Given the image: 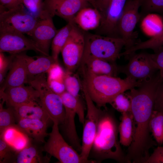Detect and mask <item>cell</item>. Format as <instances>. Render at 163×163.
<instances>
[{
	"mask_svg": "<svg viewBox=\"0 0 163 163\" xmlns=\"http://www.w3.org/2000/svg\"><path fill=\"white\" fill-rule=\"evenodd\" d=\"M129 97L135 129L133 140L125 155L126 163H146L150 155V149L158 145L152 138L149 126L155 98L146 92H133Z\"/></svg>",
	"mask_w": 163,
	"mask_h": 163,
	"instance_id": "obj_1",
	"label": "cell"
},
{
	"mask_svg": "<svg viewBox=\"0 0 163 163\" xmlns=\"http://www.w3.org/2000/svg\"><path fill=\"white\" fill-rule=\"evenodd\" d=\"M113 113L106 109L102 110L100 117L89 154L97 161L111 159L126 163L125 155L118 138L119 123Z\"/></svg>",
	"mask_w": 163,
	"mask_h": 163,
	"instance_id": "obj_2",
	"label": "cell"
},
{
	"mask_svg": "<svg viewBox=\"0 0 163 163\" xmlns=\"http://www.w3.org/2000/svg\"><path fill=\"white\" fill-rule=\"evenodd\" d=\"M82 72L83 83L92 100L99 107L110 104L118 95L139 87L143 82L129 77L122 79L108 75H96Z\"/></svg>",
	"mask_w": 163,
	"mask_h": 163,
	"instance_id": "obj_3",
	"label": "cell"
},
{
	"mask_svg": "<svg viewBox=\"0 0 163 163\" xmlns=\"http://www.w3.org/2000/svg\"><path fill=\"white\" fill-rule=\"evenodd\" d=\"M85 38V45L82 59L95 58L116 63V60L120 57L121 50L126 46L125 41L119 37L90 34Z\"/></svg>",
	"mask_w": 163,
	"mask_h": 163,
	"instance_id": "obj_4",
	"label": "cell"
},
{
	"mask_svg": "<svg viewBox=\"0 0 163 163\" xmlns=\"http://www.w3.org/2000/svg\"><path fill=\"white\" fill-rule=\"evenodd\" d=\"M27 83L38 92L40 103L51 121L59 125L62 124L65 111L62 99L50 88L45 73L28 80Z\"/></svg>",
	"mask_w": 163,
	"mask_h": 163,
	"instance_id": "obj_5",
	"label": "cell"
},
{
	"mask_svg": "<svg viewBox=\"0 0 163 163\" xmlns=\"http://www.w3.org/2000/svg\"><path fill=\"white\" fill-rule=\"evenodd\" d=\"M65 109V116L63 125L64 131L71 145L81 152L82 145L78 136L75 124V117L77 114L79 121L84 124L85 120L83 106L78 98L66 91L60 94Z\"/></svg>",
	"mask_w": 163,
	"mask_h": 163,
	"instance_id": "obj_6",
	"label": "cell"
},
{
	"mask_svg": "<svg viewBox=\"0 0 163 163\" xmlns=\"http://www.w3.org/2000/svg\"><path fill=\"white\" fill-rule=\"evenodd\" d=\"M40 19L27 12L23 5L0 12V32H14L31 36Z\"/></svg>",
	"mask_w": 163,
	"mask_h": 163,
	"instance_id": "obj_7",
	"label": "cell"
},
{
	"mask_svg": "<svg viewBox=\"0 0 163 163\" xmlns=\"http://www.w3.org/2000/svg\"><path fill=\"white\" fill-rule=\"evenodd\" d=\"M82 89L87 107V113L83 126L81 157L87 163H95L88 159L96 136L98 124L102 110L96 107L82 84Z\"/></svg>",
	"mask_w": 163,
	"mask_h": 163,
	"instance_id": "obj_8",
	"label": "cell"
},
{
	"mask_svg": "<svg viewBox=\"0 0 163 163\" xmlns=\"http://www.w3.org/2000/svg\"><path fill=\"white\" fill-rule=\"evenodd\" d=\"M59 125L53 123L49 138L43 147L44 151L56 158L62 163H85L81 155L65 141L59 132Z\"/></svg>",
	"mask_w": 163,
	"mask_h": 163,
	"instance_id": "obj_9",
	"label": "cell"
},
{
	"mask_svg": "<svg viewBox=\"0 0 163 163\" xmlns=\"http://www.w3.org/2000/svg\"><path fill=\"white\" fill-rule=\"evenodd\" d=\"M128 63L119 66L120 73L125 74L136 81H144L151 78L158 69L150 56V54L136 52L128 56Z\"/></svg>",
	"mask_w": 163,
	"mask_h": 163,
	"instance_id": "obj_10",
	"label": "cell"
},
{
	"mask_svg": "<svg viewBox=\"0 0 163 163\" xmlns=\"http://www.w3.org/2000/svg\"><path fill=\"white\" fill-rule=\"evenodd\" d=\"M141 5V0H127L119 20L117 33L120 37L126 42L125 50L130 48L137 43L133 31L141 18L139 12Z\"/></svg>",
	"mask_w": 163,
	"mask_h": 163,
	"instance_id": "obj_11",
	"label": "cell"
},
{
	"mask_svg": "<svg viewBox=\"0 0 163 163\" xmlns=\"http://www.w3.org/2000/svg\"><path fill=\"white\" fill-rule=\"evenodd\" d=\"M85 45L84 35L73 24L61 52L67 71L73 72L80 65Z\"/></svg>",
	"mask_w": 163,
	"mask_h": 163,
	"instance_id": "obj_12",
	"label": "cell"
},
{
	"mask_svg": "<svg viewBox=\"0 0 163 163\" xmlns=\"http://www.w3.org/2000/svg\"><path fill=\"white\" fill-rule=\"evenodd\" d=\"M28 50L45 55L35 42L24 34L14 32H0V52L16 54Z\"/></svg>",
	"mask_w": 163,
	"mask_h": 163,
	"instance_id": "obj_13",
	"label": "cell"
},
{
	"mask_svg": "<svg viewBox=\"0 0 163 163\" xmlns=\"http://www.w3.org/2000/svg\"><path fill=\"white\" fill-rule=\"evenodd\" d=\"M88 3L86 0H43V8L45 12L52 17L56 15L68 22H73L76 14L87 7Z\"/></svg>",
	"mask_w": 163,
	"mask_h": 163,
	"instance_id": "obj_14",
	"label": "cell"
},
{
	"mask_svg": "<svg viewBox=\"0 0 163 163\" xmlns=\"http://www.w3.org/2000/svg\"><path fill=\"white\" fill-rule=\"evenodd\" d=\"M39 97L38 92L30 85L8 88L0 91V99L6 102L8 107H11L38 101Z\"/></svg>",
	"mask_w": 163,
	"mask_h": 163,
	"instance_id": "obj_15",
	"label": "cell"
},
{
	"mask_svg": "<svg viewBox=\"0 0 163 163\" xmlns=\"http://www.w3.org/2000/svg\"><path fill=\"white\" fill-rule=\"evenodd\" d=\"M57 31L48 14L39 20L32 32V39L46 56H49L50 46Z\"/></svg>",
	"mask_w": 163,
	"mask_h": 163,
	"instance_id": "obj_16",
	"label": "cell"
},
{
	"mask_svg": "<svg viewBox=\"0 0 163 163\" xmlns=\"http://www.w3.org/2000/svg\"><path fill=\"white\" fill-rule=\"evenodd\" d=\"M13 55L9 73L5 79L0 91H3L8 88L22 85L27 83V68L22 53Z\"/></svg>",
	"mask_w": 163,
	"mask_h": 163,
	"instance_id": "obj_17",
	"label": "cell"
},
{
	"mask_svg": "<svg viewBox=\"0 0 163 163\" xmlns=\"http://www.w3.org/2000/svg\"><path fill=\"white\" fill-rule=\"evenodd\" d=\"M80 65L82 72L94 75L117 77L120 73L119 66L99 58H82Z\"/></svg>",
	"mask_w": 163,
	"mask_h": 163,
	"instance_id": "obj_18",
	"label": "cell"
},
{
	"mask_svg": "<svg viewBox=\"0 0 163 163\" xmlns=\"http://www.w3.org/2000/svg\"><path fill=\"white\" fill-rule=\"evenodd\" d=\"M127 0H111L105 17L101 21L102 31L108 36L118 33V23Z\"/></svg>",
	"mask_w": 163,
	"mask_h": 163,
	"instance_id": "obj_19",
	"label": "cell"
},
{
	"mask_svg": "<svg viewBox=\"0 0 163 163\" xmlns=\"http://www.w3.org/2000/svg\"><path fill=\"white\" fill-rule=\"evenodd\" d=\"M48 123L36 119H22L18 121L17 126L31 139L38 143H45Z\"/></svg>",
	"mask_w": 163,
	"mask_h": 163,
	"instance_id": "obj_20",
	"label": "cell"
},
{
	"mask_svg": "<svg viewBox=\"0 0 163 163\" xmlns=\"http://www.w3.org/2000/svg\"><path fill=\"white\" fill-rule=\"evenodd\" d=\"M30 140L28 145L22 149L17 151L14 163H47L50 158L44 155L43 148H40Z\"/></svg>",
	"mask_w": 163,
	"mask_h": 163,
	"instance_id": "obj_21",
	"label": "cell"
},
{
	"mask_svg": "<svg viewBox=\"0 0 163 163\" xmlns=\"http://www.w3.org/2000/svg\"><path fill=\"white\" fill-rule=\"evenodd\" d=\"M12 108L17 122L22 119H38L47 123L51 120L41 105L39 100Z\"/></svg>",
	"mask_w": 163,
	"mask_h": 163,
	"instance_id": "obj_22",
	"label": "cell"
},
{
	"mask_svg": "<svg viewBox=\"0 0 163 163\" xmlns=\"http://www.w3.org/2000/svg\"><path fill=\"white\" fill-rule=\"evenodd\" d=\"M22 53L25 60L29 79L46 72L54 63L58 62L52 56H42L31 57Z\"/></svg>",
	"mask_w": 163,
	"mask_h": 163,
	"instance_id": "obj_23",
	"label": "cell"
},
{
	"mask_svg": "<svg viewBox=\"0 0 163 163\" xmlns=\"http://www.w3.org/2000/svg\"><path fill=\"white\" fill-rule=\"evenodd\" d=\"M102 19V16L99 10L95 8H84L75 15L73 22L85 31L97 28Z\"/></svg>",
	"mask_w": 163,
	"mask_h": 163,
	"instance_id": "obj_24",
	"label": "cell"
},
{
	"mask_svg": "<svg viewBox=\"0 0 163 163\" xmlns=\"http://www.w3.org/2000/svg\"><path fill=\"white\" fill-rule=\"evenodd\" d=\"M0 137L17 151L26 146L31 139L17 124L5 129L0 134Z\"/></svg>",
	"mask_w": 163,
	"mask_h": 163,
	"instance_id": "obj_25",
	"label": "cell"
},
{
	"mask_svg": "<svg viewBox=\"0 0 163 163\" xmlns=\"http://www.w3.org/2000/svg\"><path fill=\"white\" fill-rule=\"evenodd\" d=\"M122 113L119 125V141L121 145L129 147L132 143L135 133V126L131 111Z\"/></svg>",
	"mask_w": 163,
	"mask_h": 163,
	"instance_id": "obj_26",
	"label": "cell"
},
{
	"mask_svg": "<svg viewBox=\"0 0 163 163\" xmlns=\"http://www.w3.org/2000/svg\"><path fill=\"white\" fill-rule=\"evenodd\" d=\"M74 22H69L65 26L58 31L51 43L52 56L58 62L59 53L65 45L74 24Z\"/></svg>",
	"mask_w": 163,
	"mask_h": 163,
	"instance_id": "obj_27",
	"label": "cell"
},
{
	"mask_svg": "<svg viewBox=\"0 0 163 163\" xmlns=\"http://www.w3.org/2000/svg\"><path fill=\"white\" fill-rule=\"evenodd\" d=\"M163 46V30L146 41L137 42L130 48L122 53L124 56H128L140 50L151 49L155 51Z\"/></svg>",
	"mask_w": 163,
	"mask_h": 163,
	"instance_id": "obj_28",
	"label": "cell"
},
{
	"mask_svg": "<svg viewBox=\"0 0 163 163\" xmlns=\"http://www.w3.org/2000/svg\"><path fill=\"white\" fill-rule=\"evenodd\" d=\"M150 131L158 145L163 144V112L153 111L150 121Z\"/></svg>",
	"mask_w": 163,
	"mask_h": 163,
	"instance_id": "obj_29",
	"label": "cell"
},
{
	"mask_svg": "<svg viewBox=\"0 0 163 163\" xmlns=\"http://www.w3.org/2000/svg\"><path fill=\"white\" fill-rule=\"evenodd\" d=\"M5 102L2 101L0 104V133L8 128L16 125L17 121L13 108L3 107Z\"/></svg>",
	"mask_w": 163,
	"mask_h": 163,
	"instance_id": "obj_30",
	"label": "cell"
},
{
	"mask_svg": "<svg viewBox=\"0 0 163 163\" xmlns=\"http://www.w3.org/2000/svg\"><path fill=\"white\" fill-rule=\"evenodd\" d=\"M22 2L26 11L38 19L43 18L48 14L44 10L43 0H22Z\"/></svg>",
	"mask_w": 163,
	"mask_h": 163,
	"instance_id": "obj_31",
	"label": "cell"
},
{
	"mask_svg": "<svg viewBox=\"0 0 163 163\" xmlns=\"http://www.w3.org/2000/svg\"><path fill=\"white\" fill-rule=\"evenodd\" d=\"M66 91L74 96L79 98L80 84L79 79L72 72L67 71L64 78Z\"/></svg>",
	"mask_w": 163,
	"mask_h": 163,
	"instance_id": "obj_32",
	"label": "cell"
},
{
	"mask_svg": "<svg viewBox=\"0 0 163 163\" xmlns=\"http://www.w3.org/2000/svg\"><path fill=\"white\" fill-rule=\"evenodd\" d=\"M17 151L0 137V163H13Z\"/></svg>",
	"mask_w": 163,
	"mask_h": 163,
	"instance_id": "obj_33",
	"label": "cell"
},
{
	"mask_svg": "<svg viewBox=\"0 0 163 163\" xmlns=\"http://www.w3.org/2000/svg\"><path fill=\"white\" fill-rule=\"evenodd\" d=\"M110 104L114 109L121 113L131 111L130 100L124 92L118 95Z\"/></svg>",
	"mask_w": 163,
	"mask_h": 163,
	"instance_id": "obj_34",
	"label": "cell"
},
{
	"mask_svg": "<svg viewBox=\"0 0 163 163\" xmlns=\"http://www.w3.org/2000/svg\"><path fill=\"white\" fill-rule=\"evenodd\" d=\"M141 17L154 12L163 11V0H141Z\"/></svg>",
	"mask_w": 163,
	"mask_h": 163,
	"instance_id": "obj_35",
	"label": "cell"
},
{
	"mask_svg": "<svg viewBox=\"0 0 163 163\" xmlns=\"http://www.w3.org/2000/svg\"><path fill=\"white\" fill-rule=\"evenodd\" d=\"M13 57V55L6 57L3 53L0 52V83H3L7 71L9 69Z\"/></svg>",
	"mask_w": 163,
	"mask_h": 163,
	"instance_id": "obj_36",
	"label": "cell"
},
{
	"mask_svg": "<svg viewBox=\"0 0 163 163\" xmlns=\"http://www.w3.org/2000/svg\"><path fill=\"white\" fill-rule=\"evenodd\" d=\"M46 73L48 74L47 80L48 81L63 79L65 72L57 62L52 65Z\"/></svg>",
	"mask_w": 163,
	"mask_h": 163,
	"instance_id": "obj_37",
	"label": "cell"
},
{
	"mask_svg": "<svg viewBox=\"0 0 163 163\" xmlns=\"http://www.w3.org/2000/svg\"><path fill=\"white\" fill-rule=\"evenodd\" d=\"M154 52L150 54V56L158 67L161 77H163V46Z\"/></svg>",
	"mask_w": 163,
	"mask_h": 163,
	"instance_id": "obj_38",
	"label": "cell"
},
{
	"mask_svg": "<svg viewBox=\"0 0 163 163\" xmlns=\"http://www.w3.org/2000/svg\"><path fill=\"white\" fill-rule=\"evenodd\" d=\"M47 81L50 88L56 93L60 95L66 91L64 79Z\"/></svg>",
	"mask_w": 163,
	"mask_h": 163,
	"instance_id": "obj_39",
	"label": "cell"
},
{
	"mask_svg": "<svg viewBox=\"0 0 163 163\" xmlns=\"http://www.w3.org/2000/svg\"><path fill=\"white\" fill-rule=\"evenodd\" d=\"M146 163H163V146H159L155 148Z\"/></svg>",
	"mask_w": 163,
	"mask_h": 163,
	"instance_id": "obj_40",
	"label": "cell"
},
{
	"mask_svg": "<svg viewBox=\"0 0 163 163\" xmlns=\"http://www.w3.org/2000/svg\"><path fill=\"white\" fill-rule=\"evenodd\" d=\"M154 110L163 112V81L159 85L156 93Z\"/></svg>",
	"mask_w": 163,
	"mask_h": 163,
	"instance_id": "obj_41",
	"label": "cell"
},
{
	"mask_svg": "<svg viewBox=\"0 0 163 163\" xmlns=\"http://www.w3.org/2000/svg\"><path fill=\"white\" fill-rule=\"evenodd\" d=\"M0 11L10 10L23 5L22 0H0Z\"/></svg>",
	"mask_w": 163,
	"mask_h": 163,
	"instance_id": "obj_42",
	"label": "cell"
},
{
	"mask_svg": "<svg viewBox=\"0 0 163 163\" xmlns=\"http://www.w3.org/2000/svg\"><path fill=\"white\" fill-rule=\"evenodd\" d=\"M111 0H96L97 9L102 16V19L105 17L109 4ZM102 21V20H101Z\"/></svg>",
	"mask_w": 163,
	"mask_h": 163,
	"instance_id": "obj_43",
	"label": "cell"
},
{
	"mask_svg": "<svg viewBox=\"0 0 163 163\" xmlns=\"http://www.w3.org/2000/svg\"><path fill=\"white\" fill-rule=\"evenodd\" d=\"M89 3H90L94 8L97 9L96 0H86Z\"/></svg>",
	"mask_w": 163,
	"mask_h": 163,
	"instance_id": "obj_44",
	"label": "cell"
}]
</instances>
